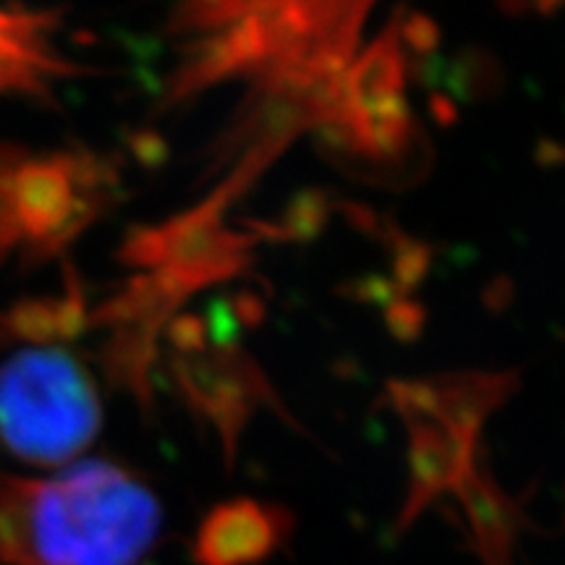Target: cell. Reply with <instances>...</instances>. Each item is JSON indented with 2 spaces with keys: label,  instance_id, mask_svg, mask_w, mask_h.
I'll return each mask as SVG.
<instances>
[{
  "label": "cell",
  "instance_id": "obj_1",
  "mask_svg": "<svg viewBox=\"0 0 565 565\" xmlns=\"http://www.w3.org/2000/svg\"><path fill=\"white\" fill-rule=\"evenodd\" d=\"M380 0H147L158 40L154 116H210L194 194L139 233L150 265L215 286L249 265L233 217L307 137L335 131Z\"/></svg>",
  "mask_w": 565,
  "mask_h": 565
},
{
  "label": "cell",
  "instance_id": "obj_2",
  "mask_svg": "<svg viewBox=\"0 0 565 565\" xmlns=\"http://www.w3.org/2000/svg\"><path fill=\"white\" fill-rule=\"evenodd\" d=\"M160 529L158 494L126 466L87 461L38 482H0L9 565H145Z\"/></svg>",
  "mask_w": 565,
  "mask_h": 565
},
{
  "label": "cell",
  "instance_id": "obj_3",
  "mask_svg": "<svg viewBox=\"0 0 565 565\" xmlns=\"http://www.w3.org/2000/svg\"><path fill=\"white\" fill-rule=\"evenodd\" d=\"M113 189V168L87 150L0 158V257L66 249L100 217Z\"/></svg>",
  "mask_w": 565,
  "mask_h": 565
},
{
  "label": "cell",
  "instance_id": "obj_4",
  "mask_svg": "<svg viewBox=\"0 0 565 565\" xmlns=\"http://www.w3.org/2000/svg\"><path fill=\"white\" fill-rule=\"evenodd\" d=\"M100 427L97 387L66 351H21L0 366V440L21 461L66 463Z\"/></svg>",
  "mask_w": 565,
  "mask_h": 565
},
{
  "label": "cell",
  "instance_id": "obj_5",
  "mask_svg": "<svg viewBox=\"0 0 565 565\" xmlns=\"http://www.w3.org/2000/svg\"><path fill=\"white\" fill-rule=\"evenodd\" d=\"M503 393L505 380L500 374L398 385L414 437V494L408 513L422 511L440 492H466L469 484L484 490L487 484H479L475 475L477 440L482 422Z\"/></svg>",
  "mask_w": 565,
  "mask_h": 565
},
{
  "label": "cell",
  "instance_id": "obj_6",
  "mask_svg": "<svg viewBox=\"0 0 565 565\" xmlns=\"http://www.w3.org/2000/svg\"><path fill=\"white\" fill-rule=\"evenodd\" d=\"M278 511L259 503H231L210 515L200 534V557L207 565H246L278 545Z\"/></svg>",
  "mask_w": 565,
  "mask_h": 565
},
{
  "label": "cell",
  "instance_id": "obj_7",
  "mask_svg": "<svg viewBox=\"0 0 565 565\" xmlns=\"http://www.w3.org/2000/svg\"><path fill=\"white\" fill-rule=\"evenodd\" d=\"M84 328V307L79 294L63 301H21L3 315V333L21 341H51L68 338Z\"/></svg>",
  "mask_w": 565,
  "mask_h": 565
}]
</instances>
